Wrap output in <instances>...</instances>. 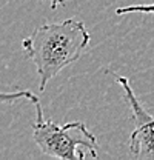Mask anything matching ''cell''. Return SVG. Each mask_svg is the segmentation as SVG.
Segmentation results:
<instances>
[{"mask_svg":"<svg viewBox=\"0 0 154 160\" xmlns=\"http://www.w3.org/2000/svg\"><path fill=\"white\" fill-rule=\"evenodd\" d=\"M90 42L91 34L85 23L77 19L43 23L22 40L25 56L36 65L38 89L45 91L49 80L80 59Z\"/></svg>","mask_w":154,"mask_h":160,"instance_id":"obj_1","label":"cell"},{"mask_svg":"<svg viewBox=\"0 0 154 160\" xmlns=\"http://www.w3.org/2000/svg\"><path fill=\"white\" fill-rule=\"evenodd\" d=\"M36 106V122L33 125V140L38 149L49 157L63 160H83L86 157V149L91 157H97L96 136L82 122H68L57 125L54 120H45L40 100Z\"/></svg>","mask_w":154,"mask_h":160,"instance_id":"obj_2","label":"cell"},{"mask_svg":"<svg viewBox=\"0 0 154 160\" xmlns=\"http://www.w3.org/2000/svg\"><path fill=\"white\" fill-rule=\"evenodd\" d=\"M116 80L122 86L125 99L133 111L131 117L134 122V131L131 132L128 142L130 152L136 159L154 160V114L137 99L128 77L117 76Z\"/></svg>","mask_w":154,"mask_h":160,"instance_id":"obj_3","label":"cell"},{"mask_svg":"<svg viewBox=\"0 0 154 160\" xmlns=\"http://www.w3.org/2000/svg\"><path fill=\"white\" fill-rule=\"evenodd\" d=\"M22 99H28L31 100L33 103L38 102V97L36 94H33L31 91L28 89H20V91H11V92H2L0 91V106L3 105H11V103H16Z\"/></svg>","mask_w":154,"mask_h":160,"instance_id":"obj_4","label":"cell"},{"mask_svg":"<svg viewBox=\"0 0 154 160\" xmlns=\"http://www.w3.org/2000/svg\"><path fill=\"white\" fill-rule=\"evenodd\" d=\"M131 12H143V14H154V3L151 5H131V6H122L116 9L117 16H125Z\"/></svg>","mask_w":154,"mask_h":160,"instance_id":"obj_5","label":"cell"},{"mask_svg":"<svg viewBox=\"0 0 154 160\" xmlns=\"http://www.w3.org/2000/svg\"><path fill=\"white\" fill-rule=\"evenodd\" d=\"M51 2V8L53 9H56L57 6H60V5H65L66 2H69V0H49Z\"/></svg>","mask_w":154,"mask_h":160,"instance_id":"obj_6","label":"cell"}]
</instances>
